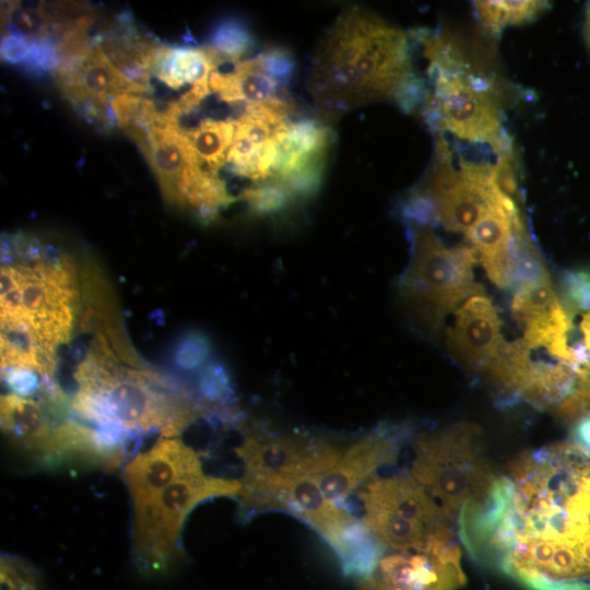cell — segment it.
<instances>
[{
  "label": "cell",
  "mask_w": 590,
  "mask_h": 590,
  "mask_svg": "<svg viewBox=\"0 0 590 590\" xmlns=\"http://www.w3.org/2000/svg\"><path fill=\"white\" fill-rule=\"evenodd\" d=\"M437 152L429 185L422 193L430 201L436 222L465 236L488 206L508 192L496 167L463 160L456 167L444 142L437 143Z\"/></svg>",
  "instance_id": "obj_9"
},
{
  "label": "cell",
  "mask_w": 590,
  "mask_h": 590,
  "mask_svg": "<svg viewBox=\"0 0 590 590\" xmlns=\"http://www.w3.org/2000/svg\"><path fill=\"white\" fill-rule=\"evenodd\" d=\"M480 21L492 30H502L535 19L546 7L545 1H475Z\"/></svg>",
  "instance_id": "obj_25"
},
{
  "label": "cell",
  "mask_w": 590,
  "mask_h": 590,
  "mask_svg": "<svg viewBox=\"0 0 590 590\" xmlns=\"http://www.w3.org/2000/svg\"><path fill=\"white\" fill-rule=\"evenodd\" d=\"M245 471L270 474L320 476L341 458L342 450L329 440L303 434H280L260 428L247 432L235 449Z\"/></svg>",
  "instance_id": "obj_11"
},
{
  "label": "cell",
  "mask_w": 590,
  "mask_h": 590,
  "mask_svg": "<svg viewBox=\"0 0 590 590\" xmlns=\"http://www.w3.org/2000/svg\"><path fill=\"white\" fill-rule=\"evenodd\" d=\"M562 299L570 316L576 311L590 310V270L569 271L564 275Z\"/></svg>",
  "instance_id": "obj_29"
},
{
  "label": "cell",
  "mask_w": 590,
  "mask_h": 590,
  "mask_svg": "<svg viewBox=\"0 0 590 590\" xmlns=\"http://www.w3.org/2000/svg\"><path fill=\"white\" fill-rule=\"evenodd\" d=\"M511 315L523 332L530 349L544 347L554 358L579 367L578 347L568 343L571 316L563 306L547 270L524 280L515 288Z\"/></svg>",
  "instance_id": "obj_10"
},
{
  "label": "cell",
  "mask_w": 590,
  "mask_h": 590,
  "mask_svg": "<svg viewBox=\"0 0 590 590\" xmlns=\"http://www.w3.org/2000/svg\"><path fill=\"white\" fill-rule=\"evenodd\" d=\"M209 88L219 101L231 106L285 97L282 95L285 87L271 75L260 55L232 63L231 69L212 70Z\"/></svg>",
  "instance_id": "obj_19"
},
{
  "label": "cell",
  "mask_w": 590,
  "mask_h": 590,
  "mask_svg": "<svg viewBox=\"0 0 590 590\" xmlns=\"http://www.w3.org/2000/svg\"><path fill=\"white\" fill-rule=\"evenodd\" d=\"M139 146L169 202L185 206L187 193L201 176L202 167L188 134L173 122L149 127Z\"/></svg>",
  "instance_id": "obj_16"
},
{
  "label": "cell",
  "mask_w": 590,
  "mask_h": 590,
  "mask_svg": "<svg viewBox=\"0 0 590 590\" xmlns=\"http://www.w3.org/2000/svg\"><path fill=\"white\" fill-rule=\"evenodd\" d=\"M224 64L222 57L209 45L200 48L170 47L161 44L153 76L162 84L178 91L209 81L212 70Z\"/></svg>",
  "instance_id": "obj_21"
},
{
  "label": "cell",
  "mask_w": 590,
  "mask_h": 590,
  "mask_svg": "<svg viewBox=\"0 0 590 590\" xmlns=\"http://www.w3.org/2000/svg\"><path fill=\"white\" fill-rule=\"evenodd\" d=\"M201 472V461L191 447L179 438L162 436L125 465L123 480L133 507L148 502L174 481Z\"/></svg>",
  "instance_id": "obj_17"
},
{
  "label": "cell",
  "mask_w": 590,
  "mask_h": 590,
  "mask_svg": "<svg viewBox=\"0 0 590 590\" xmlns=\"http://www.w3.org/2000/svg\"><path fill=\"white\" fill-rule=\"evenodd\" d=\"M209 46L217 51L226 63H236L253 49L255 39L241 22L228 20L215 27Z\"/></svg>",
  "instance_id": "obj_27"
},
{
  "label": "cell",
  "mask_w": 590,
  "mask_h": 590,
  "mask_svg": "<svg viewBox=\"0 0 590 590\" xmlns=\"http://www.w3.org/2000/svg\"><path fill=\"white\" fill-rule=\"evenodd\" d=\"M3 16L13 33L37 40L55 37L58 19L45 2H5Z\"/></svg>",
  "instance_id": "obj_24"
},
{
  "label": "cell",
  "mask_w": 590,
  "mask_h": 590,
  "mask_svg": "<svg viewBox=\"0 0 590 590\" xmlns=\"http://www.w3.org/2000/svg\"><path fill=\"white\" fill-rule=\"evenodd\" d=\"M331 129L316 119L290 121L278 133L279 158L273 179L296 199L312 197L322 180Z\"/></svg>",
  "instance_id": "obj_13"
},
{
  "label": "cell",
  "mask_w": 590,
  "mask_h": 590,
  "mask_svg": "<svg viewBox=\"0 0 590 590\" xmlns=\"http://www.w3.org/2000/svg\"><path fill=\"white\" fill-rule=\"evenodd\" d=\"M57 78L67 97L76 105L87 101L109 104L120 94L145 93L113 64L98 43L78 62L57 72Z\"/></svg>",
  "instance_id": "obj_18"
},
{
  "label": "cell",
  "mask_w": 590,
  "mask_h": 590,
  "mask_svg": "<svg viewBox=\"0 0 590 590\" xmlns=\"http://www.w3.org/2000/svg\"><path fill=\"white\" fill-rule=\"evenodd\" d=\"M574 434L576 441L590 450V414L577 420Z\"/></svg>",
  "instance_id": "obj_32"
},
{
  "label": "cell",
  "mask_w": 590,
  "mask_h": 590,
  "mask_svg": "<svg viewBox=\"0 0 590 590\" xmlns=\"http://www.w3.org/2000/svg\"><path fill=\"white\" fill-rule=\"evenodd\" d=\"M31 38L7 32L1 38V58L12 64H25L33 46Z\"/></svg>",
  "instance_id": "obj_30"
},
{
  "label": "cell",
  "mask_w": 590,
  "mask_h": 590,
  "mask_svg": "<svg viewBox=\"0 0 590 590\" xmlns=\"http://www.w3.org/2000/svg\"><path fill=\"white\" fill-rule=\"evenodd\" d=\"M481 428L460 422L426 432L414 441L410 474L458 518L461 509L483 494L496 474L481 447Z\"/></svg>",
  "instance_id": "obj_6"
},
{
  "label": "cell",
  "mask_w": 590,
  "mask_h": 590,
  "mask_svg": "<svg viewBox=\"0 0 590 590\" xmlns=\"http://www.w3.org/2000/svg\"><path fill=\"white\" fill-rule=\"evenodd\" d=\"M582 343L579 345L585 354L586 362L577 370L590 382V310L587 311L580 322Z\"/></svg>",
  "instance_id": "obj_31"
},
{
  "label": "cell",
  "mask_w": 590,
  "mask_h": 590,
  "mask_svg": "<svg viewBox=\"0 0 590 590\" xmlns=\"http://www.w3.org/2000/svg\"><path fill=\"white\" fill-rule=\"evenodd\" d=\"M406 34L357 7L344 11L312 58L308 85L326 114L397 98L412 76Z\"/></svg>",
  "instance_id": "obj_3"
},
{
  "label": "cell",
  "mask_w": 590,
  "mask_h": 590,
  "mask_svg": "<svg viewBox=\"0 0 590 590\" xmlns=\"http://www.w3.org/2000/svg\"><path fill=\"white\" fill-rule=\"evenodd\" d=\"M0 590H48L40 570L28 560L2 554L0 560Z\"/></svg>",
  "instance_id": "obj_28"
},
{
  "label": "cell",
  "mask_w": 590,
  "mask_h": 590,
  "mask_svg": "<svg viewBox=\"0 0 590 590\" xmlns=\"http://www.w3.org/2000/svg\"><path fill=\"white\" fill-rule=\"evenodd\" d=\"M474 558L530 590H590V450L523 451L458 516Z\"/></svg>",
  "instance_id": "obj_1"
},
{
  "label": "cell",
  "mask_w": 590,
  "mask_h": 590,
  "mask_svg": "<svg viewBox=\"0 0 590 590\" xmlns=\"http://www.w3.org/2000/svg\"><path fill=\"white\" fill-rule=\"evenodd\" d=\"M405 435V427L381 426L357 440L329 471L318 476L323 494L335 503L346 498L381 467L398 460Z\"/></svg>",
  "instance_id": "obj_14"
},
{
  "label": "cell",
  "mask_w": 590,
  "mask_h": 590,
  "mask_svg": "<svg viewBox=\"0 0 590 590\" xmlns=\"http://www.w3.org/2000/svg\"><path fill=\"white\" fill-rule=\"evenodd\" d=\"M2 252L1 359L37 374L57 369V350L70 340L79 306L74 272L31 239Z\"/></svg>",
  "instance_id": "obj_2"
},
{
  "label": "cell",
  "mask_w": 590,
  "mask_h": 590,
  "mask_svg": "<svg viewBox=\"0 0 590 590\" xmlns=\"http://www.w3.org/2000/svg\"><path fill=\"white\" fill-rule=\"evenodd\" d=\"M460 546L441 551L389 552L358 580V590H457L464 582Z\"/></svg>",
  "instance_id": "obj_12"
},
{
  "label": "cell",
  "mask_w": 590,
  "mask_h": 590,
  "mask_svg": "<svg viewBox=\"0 0 590 590\" xmlns=\"http://www.w3.org/2000/svg\"><path fill=\"white\" fill-rule=\"evenodd\" d=\"M257 215H272L286 209L296 198L290 189L278 179L255 182L237 196Z\"/></svg>",
  "instance_id": "obj_26"
},
{
  "label": "cell",
  "mask_w": 590,
  "mask_h": 590,
  "mask_svg": "<svg viewBox=\"0 0 590 590\" xmlns=\"http://www.w3.org/2000/svg\"><path fill=\"white\" fill-rule=\"evenodd\" d=\"M530 350L522 339L512 342L505 341L498 353L481 373L497 389L517 399L533 365Z\"/></svg>",
  "instance_id": "obj_22"
},
{
  "label": "cell",
  "mask_w": 590,
  "mask_h": 590,
  "mask_svg": "<svg viewBox=\"0 0 590 590\" xmlns=\"http://www.w3.org/2000/svg\"><path fill=\"white\" fill-rule=\"evenodd\" d=\"M234 131L233 119L224 120L204 117L191 130L186 132L205 170L219 173L224 167L233 142Z\"/></svg>",
  "instance_id": "obj_23"
},
{
  "label": "cell",
  "mask_w": 590,
  "mask_h": 590,
  "mask_svg": "<svg viewBox=\"0 0 590 590\" xmlns=\"http://www.w3.org/2000/svg\"><path fill=\"white\" fill-rule=\"evenodd\" d=\"M1 427L13 445L44 467L52 425L36 399L2 396Z\"/></svg>",
  "instance_id": "obj_20"
},
{
  "label": "cell",
  "mask_w": 590,
  "mask_h": 590,
  "mask_svg": "<svg viewBox=\"0 0 590 590\" xmlns=\"http://www.w3.org/2000/svg\"><path fill=\"white\" fill-rule=\"evenodd\" d=\"M240 484L238 497L245 514L287 512L309 524L333 551L361 522L323 494L318 476L245 471Z\"/></svg>",
  "instance_id": "obj_8"
},
{
  "label": "cell",
  "mask_w": 590,
  "mask_h": 590,
  "mask_svg": "<svg viewBox=\"0 0 590 590\" xmlns=\"http://www.w3.org/2000/svg\"><path fill=\"white\" fill-rule=\"evenodd\" d=\"M240 487L238 481L201 472L178 479L133 506L132 555L139 573L149 578L168 576L184 558L179 539L190 511L210 498L238 496Z\"/></svg>",
  "instance_id": "obj_5"
},
{
  "label": "cell",
  "mask_w": 590,
  "mask_h": 590,
  "mask_svg": "<svg viewBox=\"0 0 590 590\" xmlns=\"http://www.w3.org/2000/svg\"><path fill=\"white\" fill-rule=\"evenodd\" d=\"M586 34H587V39H588V44H589V47H590V3L587 7Z\"/></svg>",
  "instance_id": "obj_33"
},
{
  "label": "cell",
  "mask_w": 590,
  "mask_h": 590,
  "mask_svg": "<svg viewBox=\"0 0 590 590\" xmlns=\"http://www.w3.org/2000/svg\"><path fill=\"white\" fill-rule=\"evenodd\" d=\"M411 257L399 281L400 294L418 324L433 335L469 297L484 294L474 280L471 246L449 247L428 225H411Z\"/></svg>",
  "instance_id": "obj_4"
},
{
  "label": "cell",
  "mask_w": 590,
  "mask_h": 590,
  "mask_svg": "<svg viewBox=\"0 0 590 590\" xmlns=\"http://www.w3.org/2000/svg\"><path fill=\"white\" fill-rule=\"evenodd\" d=\"M426 55L434 75V93L427 96V108L435 111L445 130L459 139L508 153L509 144L491 86L481 78L462 74L442 42L429 46Z\"/></svg>",
  "instance_id": "obj_7"
},
{
  "label": "cell",
  "mask_w": 590,
  "mask_h": 590,
  "mask_svg": "<svg viewBox=\"0 0 590 590\" xmlns=\"http://www.w3.org/2000/svg\"><path fill=\"white\" fill-rule=\"evenodd\" d=\"M504 343L502 319L485 294L473 295L462 303L452 326L445 332V344L453 359L480 373Z\"/></svg>",
  "instance_id": "obj_15"
}]
</instances>
